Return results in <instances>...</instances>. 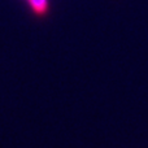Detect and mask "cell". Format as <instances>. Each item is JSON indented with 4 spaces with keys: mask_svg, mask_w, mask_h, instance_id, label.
<instances>
[{
    "mask_svg": "<svg viewBox=\"0 0 148 148\" xmlns=\"http://www.w3.org/2000/svg\"><path fill=\"white\" fill-rule=\"evenodd\" d=\"M30 9L36 17H44L49 10L48 0H27Z\"/></svg>",
    "mask_w": 148,
    "mask_h": 148,
    "instance_id": "6da1fadb",
    "label": "cell"
}]
</instances>
